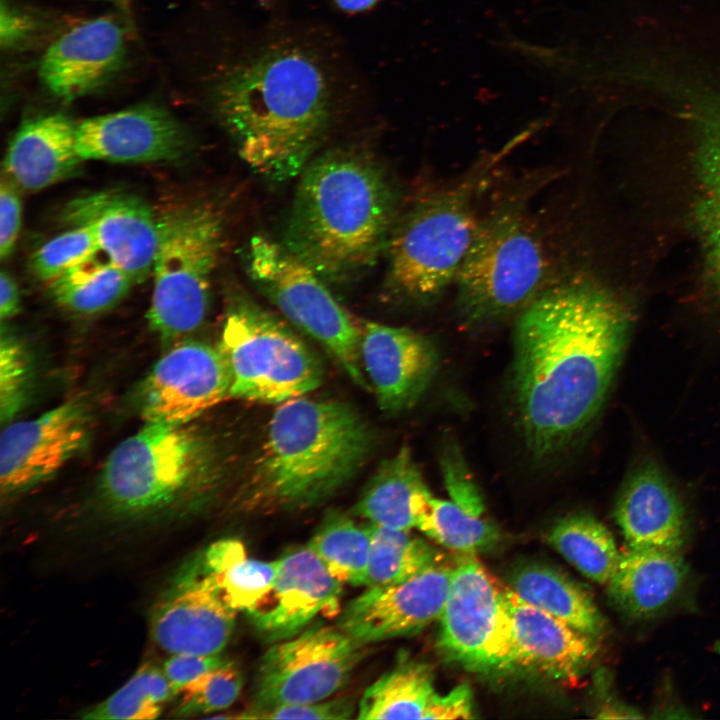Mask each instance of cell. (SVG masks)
<instances>
[{"label": "cell", "mask_w": 720, "mask_h": 720, "mask_svg": "<svg viewBox=\"0 0 720 720\" xmlns=\"http://www.w3.org/2000/svg\"><path fill=\"white\" fill-rule=\"evenodd\" d=\"M629 329L626 308L584 282L545 288L520 311L513 392L522 435L534 456L562 452L595 418Z\"/></svg>", "instance_id": "6da1fadb"}, {"label": "cell", "mask_w": 720, "mask_h": 720, "mask_svg": "<svg viewBox=\"0 0 720 720\" xmlns=\"http://www.w3.org/2000/svg\"><path fill=\"white\" fill-rule=\"evenodd\" d=\"M215 104L240 158L277 184L299 177L329 116L323 71L296 48L269 50L234 68L217 85Z\"/></svg>", "instance_id": "7a4b0ae2"}, {"label": "cell", "mask_w": 720, "mask_h": 720, "mask_svg": "<svg viewBox=\"0 0 720 720\" xmlns=\"http://www.w3.org/2000/svg\"><path fill=\"white\" fill-rule=\"evenodd\" d=\"M395 212L396 195L380 165L367 153L335 149L299 175L283 245L323 280L345 283L387 249Z\"/></svg>", "instance_id": "3957f363"}, {"label": "cell", "mask_w": 720, "mask_h": 720, "mask_svg": "<svg viewBox=\"0 0 720 720\" xmlns=\"http://www.w3.org/2000/svg\"><path fill=\"white\" fill-rule=\"evenodd\" d=\"M374 432L349 404L305 396L278 404L264 441L236 495L241 512L313 508L360 471Z\"/></svg>", "instance_id": "277c9868"}, {"label": "cell", "mask_w": 720, "mask_h": 720, "mask_svg": "<svg viewBox=\"0 0 720 720\" xmlns=\"http://www.w3.org/2000/svg\"><path fill=\"white\" fill-rule=\"evenodd\" d=\"M498 159L497 154L481 161L457 183L417 201L395 221L384 281L391 298L429 302L455 282L480 219L476 195Z\"/></svg>", "instance_id": "5b68a950"}, {"label": "cell", "mask_w": 720, "mask_h": 720, "mask_svg": "<svg viewBox=\"0 0 720 720\" xmlns=\"http://www.w3.org/2000/svg\"><path fill=\"white\" fill-rule=\"evenodd\" d=\"M217 474L204 438L184 425L146 422L109 454L99 496L114 515L145 517L208 493Z\"/></svg>", "instance_id": "8992f818"}, {"label": "cell", "mask_w": 720, "mask_h": 720, "mask_svg": "<svg viewBox=\"0 0 720 720\" xmlns=\"http://www.w3.org/2000/svg\"><path fill=\"white\" fill-rule=\"evenodd\" d=\"M543 244L519 203H505L479 223L457 274V307L470 325L524 309L545 288Z\"/></svg>", "instance_id": "52a82bcc"}, {"label": "cell", "mask_w": 720, "mask_h": 720, "mask_svg": "<svg viewBox=\"0 0 720 720\" xmlns=\"http://www.w3.org/2000/svg\"><path fill=\"white\" fill-rule=\"evenodd\" d=\"M223 228L222 215L206 203L178 207L158 217L147 319L161 338L172 340L189 334L204 321Z\"/></svg>", "instance_id": "ba28073f"}, {"label": "cell", "mask_w": 720, "mask_h": 720, "mask_svg": "<svg viewBox=\"0 0 720 720\" xmlns=\"http://www.w3.org/2000/svg\"><path fill=\"white\" fill-rule=\"evenodd\" d=\"M218 348L230 371L232 398L280 404L306 395L324 380L318 355L241 292L230 297Z\"/></svg>", "instance_id": "9c48e42d"}, {"label": "cell", "mask_w": 720, "mask_h": 720, "mask_svg": "<svg viewBox=\"0 0 720 720\" xmlns=\"http://www.w3.org/2000/svg\"><path fill=\"white\" fill-rule=\"evenodd\" d=\"M243 259L251 281L285 318L316 340L356 385L372 390L361 361V321L323 278L283 243L262 235L249 240Z\"/></svg>", "instance_id": "30bf717a"}, {"label": "cell", "mask_w": 720, "mask_h": 720, "mask_svg": "<svg viewBox=\"0 0 720 720\" xmlns=\"http://www.w3.org/2000/svg\"><path fill=\"white\" fill-rule=\"evenodd\" d=\"M439 620L438 647L450 661L486 676L520 669L504 588L475 554L458 557Z\"/></svg>", "instance_id": "8fae6325"}, {"label": "cell", "mask_w": 720, "mask_h": 720, "mask_svg": "<svg viewBox=\"0 0 720 720\" xmlns=\"http://www.w3.org/2000/svg\"><path fill=\"white\" fill-rule=\"evenodd\" d=\"M364 646L337 625L320 623L274 642L259 660L251 703L242 714L330 698L349 681Z\"/></svg>", "instance_id": "7c38bea8"}, {"label": "cell", "mask_w": 720, "mask_h": 720, "mask_svg": "<svg viewBox=\"0 0 720 720\" xmlns=\"http://www.w3.org/2000/svg\"><path fill=\"white\" fill-rule=\"evenodd\" d=\"M230 387L219 348L185 341L165 353L144 380L141 415L145 422L185 425L229 397Z\"/></svg>", "instance_id": "4fadbf2b"}, {"label": "cell", "mask_w": 720, "mask_h": 720, "mask_svg": "<svg viewBox=\"0 0 720 720\" xmlns=\"http://www.w3.org/2000/svg\"><path fill=\"white\" fill-rule=\"evenodd\" d=\"M236 614L197 557L153 606L150 632L170 655H217L231 639Z\"/></svg>", "instance_id": "5bb4252c"}, {"label": "cell", "mask_w": 720, "mask_h": 720, "mask_svg": "<svg viewBox=\"0 0 720 720\" xmlns=\"http://www.w3.org/2000/svg\"><path fill=\"white\" fill-rule=\"evenodd\" d=\"M453 567L442 561L403 582L367 587L346 604L336 625L363 645L418 633L439 620Z\"/></svg>", "instance_id": "9a60e30c"}, {"label": "cell", "mask_w": 720, "mask_h": 720, "mask_svg": "<svg viewBox=\"0 0 720 720\" xmlns=\"http://www.w3.org/2000/svg\"><path fill=\"white\" fill-rule=\"evenodd\" d=\"M88 433L87 410L72 401L7 425L0 437L2 493L25 491L54 475L84 447Z\"/></svg>", "instance_id": "2e32d148"}, {"label": "cell", "mask_w": 720, "mask_h": 720, "mask_svg": "<svg viewBox=\"0 0 720 720\" xmlns=\"http://www.w3.org/2000/svg\"><path fill=\"white\" fill-rule=\"evenodd\" d=\"M61 217L71 227H90L106 258L135 284L151 274L158 217L138 196L117 191L83 194L65 204Z\"/></svg>", "instance_id": "e0dca14e"}, {"label": "cell", "mask_w": 720, "mask_h": 720, "mask_svg": "<svg viewBox=\"0 0 720 720\" xmlns=\"http://www.w3.org/2000/svg\"><path fill=\"white\" fill-rule=\"evenodd\" d=\"M342 584L307 544L290 548L278 558L269 592L247 616L266 641L290 638L337 609Z\"/></svg>", "instance_id": "ac0fdd59"}, {"label": "cell", "mask_w": 720, "mask_h": 720, "mask_svg": "<svg viewBox=\"0 0 720 720\" xmlns=\"http://www.w3.org/2000/svg\"><path fill=\"white\" fill-rule=\"evenodd\" d=\"M182 124L164 108L144 104L94 116L77 124L82 160L154 163L182 158L188 149Z\"/></svg>", "instance_id": "d6986e66"}, {"label": "cell", "mask_w": 720, "mask_h": 720, "mask_svg": "<svg viewBox=\"0 0 720 720\" xmlns=\"http://www.w3.org/2000/svg\"><path fill=\"white\" fill-rule=\"evenodd\" d=\"M361 361L367 380L384 412L412 408L430 386L438 369L434 344L409 328L361 321Z\"/></svg>", "instance_id": "ffe728a7"}, {"label": "cell", "mask_w": 720, "mask_h": 720, "mask_svg": "<svg viewBox=\"0 0 720 720\" xmlns=\"http://www.w3.org/2000/svg\"><path fill=\"white\" fill-rule=\"evenodd\" d=\"M127 33L120 19L87 20L59 36L39 65L42 84L56 98L70 102L103 86L121 67Z\"/></svg>", "instance_id": "44dd1931"}, {"label": "cell", "mask_w": 720, "mask_h": 720, "mask_svg": "<svg viewBox=\"0 0 720 720\" xmlns=\"http://www.w3.org/2000/svg\"><path fill=\"white\" fill-rule=\"evenodd\" d=\"M615 517L627 547L680 552L684 545V504L651 458H644L628 473L617 497Z\"/></svg>", "instance_id": "7402d4cb"}, {"label": "cell", "mask_w": 720, "mask_h": 720, "mask_svg": "<svg viewBox=\"0 0 720 720\" xmlns=\"http://www.w3.org/2000/svg\"><path fill=\"white\" fill-rule=\"evenodd\" d=\"M504 598L510 615L520 669L555 680H573L596 653L593 636L520 598L509 587Z\"/></svg>", "instance_id": "603a6c76"}, {"label": "cell", "mask_w": 720, "mask_h": 720, "mask_svg": "<svg viewBox=\"0 0 720 720\" xmlns=\"http://www.w3.org/2000/svg\"><path fill=\"white\" fill-rule=\"evenodd\" d=\"M76 131L77 124L60 113L23 122L4 157L7 177L22 189L38 191L72 176L83 161Z\"/></svg>", "instance_id": "cb8c5ba5"}, {"label": "cell", "mask_w": 720, "mask_h": 720, "mask_svg": "<svg viewBox=\"0 0 720 720\" xmlns=\"http://www.w3.org/2000/svg\"><path fill=\"white\" fill-rule=\"evenodd\" d=\"M687 576L688 567L678 551L627 547L607 583L608 591L624 614L649 618L672 602Z\"/></svg>", "instance_id": "d4e9b609"}, {"label": "cell", "mask_w": 720, "mask_h": 720, "mask_svg": "<svg viewBox=\"0 0 720 720\" xmlns=\"http://www.w3.org/2000/svg\"><path fill=\"white\" fill-rule=\"evenodd\" d=\"M676 80L693 102L702 187L700 226L707 257L720 284V93L696 80Z\"/></svg>", "instance_id": "484cf974"}, {"label": "cell", "mask_w": 720, "mask_h": 720, "mask_svg": "<svg viewBox=\"0 0 720 720\" xmlns=\"http://www.w3.org/2000/svg\"><path fill=\"white\" fill-rule=\"evenodd\" d=\"M430 493L408 447L383 460L354 506V514L379 526L411 530Z\"/></svg>", "instance_id": "4316f807"}, {"label": "cell", "mask_w": 720, "mask_h": 720, "mask_svg": "<svg viewBox=\"0 0 720 720\" xmlns=\"http://www.w3.org/2000/svg\"><path fill=\"white\" fill-rule=\"evenodd\" d=\"M508 587L527 603L593 637L605 621L590 593L561 570L542 562H527L508 576Z\"/></svg>", "instance_id": "83f0119b"}, {"label": "cell", "mask_w": 720, "mask_h": 720, "mask_svg": "<svg viewBox=\"0 0 720 720\" xmlns=\"http://www.w3.org/2000/svg\"><path fill=\"white\" fill-rule=\"evenodd\" d=\"M430 665L399 655L396 663L364 691L357 718L426 719L436 696Z\"/></svg>", "instance_id": "f1b7e54d"}, {"label": "cell", "mask_w": 720, "mask_h": 720, "mask_svg": "<svg viewBox=\"0 0 720 720\" xmlns=\"http://www.w3.org/2000/svg\"><path fill=\"white\" fill-rule=\"evenodd\" d=\"M198 558L224 601L237 613L248 614L261 603L278 569V559L251 558L243 543L232 538L213 542Z\"/></svg>", "instance_id": "f546056e"}, {"label": "cell", "mask_w": 720, "mask_h": 720, "mask_svg": "<svg viewBox=\"0 0 720 720\" xmlns=\"http://www.w3.org/2000/svg\"><path fill=\"white\" fill-rule=\"evenodd\" d=\"M133 285L126 272L108 259L103 261L96 256L48 282V291L60 307L91 315L116 305Z\"/></svg>", "instance_id": "4dcf8cb0"}, {"label": "cell", "mask_w": 720, "mask_h": 720, "mask_svg": "<svg viewBox=\"0 0 720 720\" xmlns=\"http://www.w3.org/2000/svg\"><path fill=\"white\" fill-rule=\"evenodd\" d=\"M548 541L583 575L600 584L608 583L620 556L611 532L589 514L561 519L549 531Z\"/></svg>", "instance_id": "1f68e13d"}, {"label": "cell", "mask_w": 720, "mask_h": 720, "mask_svg": "<svg viewBox=\"0 0 720 720\" xmlns=\"http://www.w3.org/2000/svg\"><path fill=\"white\" fill-rule=\"evenodd\" d=\"M307 545L341 583L366 586L370 524L361 525L343 512L330 511Z\"/></svg>", "instance_id": "d6a6232c"}, {"label": "cell", "mask_w": 720, "mask_h": 720, "mask_svg": "<svg viewBox=\"0 0 720 720\" xmlns=\"http://www.w3.org/2000/svg\"><path fill=\"white\" fill-rule=\"evenodd\" d=\"M369 524L371 547L366 587L400 583L444 561L439 550L410 530Z\"/></svg>", "instance_id": "836d02e7"}, {"label": "cell", "mask_w": 720, "mask_h": 720, "mask_svg": "<svg viewBox=\"0 0 720 720\" xmlns=\"http://www.w3.org/2000/svg\"><path fill=\"white\" fill-rule=\"evenodd\" d=\"M416 528L438 544L459 552L475 554L494 546L500 537L489 521L469 512L454 501L434 498L429 493L417 516Z\"/></svg>", "instance_id": "e575fe53"}, {"label": "cell", "mask_w": 720, "mask_h": 720, "mask_svg": "<svg viewBox=\"0 0 720 720\" xmlns=\"http://www.w3.org/2000/svg\"><path fill=\"white\" fill-rule=\"evenodd\" d=\"M177 696L163 669L146 663L129 680L100 703L83 711L82 719L151 720L166 702Z\"/></svg>", "instance_id": "d590c367"}, {"label": "cell", "mask_w": 720, "mask_h": 720, "mask_svg": "<svg viewBox=\"0 0 720 720\" xmlns=\"http://www.w3.org/2000/svg\"><path fill=\"white\" fill-rule=\"evenodd\" d=\"M243 682L242 672L229 660L184 686L173 716L191 717L226 709L239 697Z\"/></svg>", "instance_id": "8d00e7d4"}, {"label": "cell", "mask_w": 720, "mask_h": 720, "mask_svg": "<svg viewBox=\"0 0 720 720\" xmlns=\"http://www.w3.org/2000/svg\"><path fill=\"white\" fill-rule=\"evenodd\" d=\"M100 247L93 230L88 226H73L48 240L31 257L33 274L50 282L71 268L96 256Z\"/></svg>", "instance_id": "74e56055"}, {"label": "cell", "mask_w": 720, "mask_h": 720, "mask_svg": "<svg viewBox=\"0 0 720 720\" xmlns=\"http://www.w3.org/2000/svg\"><path fill=\"white\" fill-rule=\"evenodd\" d=\"M28 357L21 342L2 331L0 338V417L2 423L22 409L29 385Z\"/></svg>", "instance_id": "f35d334b"}, {"label": "cell", "mask_w": 720, "mask_h": 720, "mask_svg": "<svg viewBox=\"0 0 720 720\" xmlns=\"http://www.w3.org/2000/svg\"><path fill=\"white\" fill-rule=\"evenodd\" d=\"M355 712L351 698H328L318 702L281 705L237 715L241 719H350Z\"/></svg>", "instance_id": "ab89813d"}, {"label": "cell", "mask_w": 720, "mask_h": 720, "mask_svg": "<svg viewBox=\"0 0 720 720\" xmlns=\"http://www.w3.org/2000/svg\"><path fill=\"white\" fill-rule=\"evenodd\" d=\"M444 458L443 472L452 501L469 512L482 516L481 496L466 471L462 459L455 453H447Z\"/></svg>", "instance_id": "60d3db41"}, {"label": "cell", "mask_w": 720, "mask_h": 720, "mask_svg": "<svg viewBox=\"0 0 720 720\" xmlns=\"http://www.w3.org/2000/svg\"><path fill=\"white\" fill-rule=\"evenodd\" d=\"M229 660L217 655L172 654L163 664V671L178 695L181 689L201 675Z\"/></svg>", "instance_id": "b9f144b4"}, {"label": "cell", "mask_w": 720, "mask_h": 720, "mask_svg": "<svg viewBox=\"0 0 720 720\" xmlns=\"http://www.w3.org/2000/svg\"><path fill=\"white\" fill-rule=\"evenodd\" d=\"M22 205L17 185L8 177L0 186V256L8 258L20 232Z\"/></svg>", "instance_id": "7bdbcfd3"}, {"label": "cell", "mask_w": 720, "mask_h": 720, "mask_svg": "<svg viewBox=\"0 0 720 720\" xmlns=\"http://www.w3.org/2000/svg\"><path fill=\"white\" fill-rule=\"evenodd\" d=\"M473 697L468 684L462 683L454 687L447 694H436L426 719H471L473 718Z\"/></svg>", "instance_id": "ee69618b"}, {"label": "cell", "mask_w": 720, "mask_h": 720, "mask_svg": "<svg viewBox=\"0 0 720 720\" xmlns=\"http://www.w3.org/2000/svg\"><path fill=\"white\" fill-rule=\"evenodd\" d=\"M35 28L34 19L6 0L1 1L0 40L11 48L27 39Z\"/></svg>", "instance_id": "f6af8a7d"}, {"label": "cell", "mask_w": 720, "mask_h": 720, "mask_svg": "<svg viewBox=\"0 0 720 720\" xmlns=\"http://www.w3.org/2000/svg\"><path fill=\"white\" fill-rule=\"evenodd\" d=\"M20 293L14 278L6 271L0 273V318L9 320L20 311Z\"/></svg>", "instance_id": "bcb514c9"}, {"label": "cell", "mask_w": 720, "mask_h": 720, "mask_svg": "<svg viewBox=\"0 0 720 720\" xmlns=\"http://www.w3.org/2000/svg\"><path fill=\"white\" fill-rule=\"evenodd\" d=\"M378 0H335L339 8L347 12H360L371 8Z\"/></svg>", "instance_id": "7dc6e473"}, {"label": "cell", "mask_w": 720, "mask_h": 720, "mask_svg": "<svg viewBox=\"0 0 720 720\" xmlns=\"http://www.w3.org/2000/svg\"><path fill=\"white\" fill-rule=\"evenodd\" d=\"M102 1H110V2H119V3H120V2H123V1H126V0H102Z\"/></svg>", "instance_id": "c3c4849f"}]
</instances>
